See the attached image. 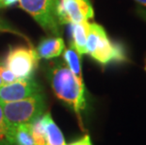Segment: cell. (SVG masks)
<instances>
[{
	"label": "cell",
	"instance_id": "cell-6",
	"mask_svg": "<svg viewBox=\"0 0 146 145\" xmlns=\"http://www.w3.org/2000/svg\"><path fill=\"white\" fill-rule=\"evenodd\" d=\"M57 18L60 24H77L94 17V9L90 0H58Z\"/></svg>",
	"mask_w": 146,
	"mask_h": 145
},
{
	"label": "cell",
	"instance_id": "cell-3",
	"mask_svg": "<svg viewBox=\"0 0 146 145\" xmlns=\"http://www.w3.org/2000/svg\"><path fill=\"white\" fill-rule=\"evenodd\" d=\"M86 54H89L103 65L112 61L125 60L123 49L119 45L112 44L108 39L104 27L95 23L90 24L87 35Z\"/></svg>",
	"mask_w": 146,
	"mask_h": 145
},
{
	"label": "cell",
	"instance_id": "cell-19",
	"mask_svg": "<svg viewBox=\"0 0 146 145\" xmlns=\"http://www.w3.org/2000/svg\"><path fill=\"white\" fill-rule=\"evenodd\" d=\"M137 2H139V4L143 5V6H146V0H136Z\"/></svg>",
	"mask_w": 146,
	"mask_h": 145
},
{
	"label": "cell",
	"instance_id": "cell-13",
	"mask_svg": "<svg viewBox=\"0 0 146 145\" xmlns=\"http://www.w3.org/2000/svg\"><path fill=\"white\" fill-rule=\"evenodd\" d=\"M32 137L35 145H46L44 122L42 115L32 122Z\"/></svg>",
	"mask_w": 146,
	"mask_h": 145
},
{
	"label": "cell",
	"instance_id": "cell-4",
	"mask_svg": "<svg viewBox=\"0 0 146 145\" xmlns=\"http://www.w3.org/2000/svg\"><path fill=\"white\" fill-rule=\"evenodd\" d=\"M57 1L58 0H19V3L20 7L31 15L45 31L58 36L60 33V24L57 18Z\"/></svg>",
	"mask_w": 146,
	"mask_h": 145
},
{
	"label": "cell",
	"instance_id": "cell-10",
	"mask_svg": "<svg viewBox=\"0 0 146 145\" xmlns=\"http://www.w3.org/2000/svg\"><path fill=\"white\" fill-rule=\"evenodd\" d=\"M42 118L44 122L46 145H65L63 135L58 126L56 124L50 113L43 114Z\"/></svg>",
	"mask_w": 146,
	"mask_h": 145
},
{
	"label": "cell",
	"instance_id": "cell-7",
	"mask_svg": "<svg viewBox=\"0 0 146 145\" xmlns=\"http://www.w3.org/2000/svg\"><path fill=\"white\" fill-rule=\"evenodd\" d=\"M41 87L31 78L17 79L0 87V103H9L25 99L41 92Z\"/></svg>",
	"mask_w": 146,
	"mask_h": 145
},
{
	"label": "cell",
	"instance_id": "cell-8",
	"mask_svg": "<svg viewBox=\"0 0 146 145\" xmlns=\"http://www.w3.org/2000/svg\"><path fill=\"white\" fill-rule=\"evenodd\" d=\"M64 41L60 37H52L44 39L40 42L37 47V55L39 58L50 60L60 57L64 51Z\"/></svg>",
	"mask_w": 146,
	"mask_h": 145
},
{
	"label": "cell",
	"instance_id": "cell-11",
	"mask_svg": "<svg viewBox=\"0 0 146 145\" xmlns=\"http://www.w3.org/2000/svg\"><path fill=\"white\" fill-rule=\"evenodd\" d=\"M63 58L65 62H66V65L70 69L71 72L73 73V75L77 79V81L80 84L84 85L81 71V56L77 53V51L73 46H71L70 48H68L64 51Z\"/></svg>",
	"mask_w": 146,
	"mask_h": 145
},
{
	"label": "cell",
	"instance_id": "cell-16",
	"mask_svg": "<svg viewBox=\"0 0 146 145\" xmlns=\"http://www.w3.org/2000/svg\"><path fill=\"white\" fill-rule=\"evenodd\" d=\"M67 145H92V140H91L90 136L86 135V136H84L82 138H80V140H76V141H74V142L70 143V144H67Z\"/></svg>",
	"mask_w": 146,
	"mask_h": 145
},
{
	"label": "cell",
	"instance_id": "cell-5",
	"mask_svg": "<svg viewBox=\"0 0 146 145\" xmlns=\"http://www.w3.org/2000/svg\"><path fill=\"white\" fill-rule=\"evenodd\" d=\"M39 60L36 50L26 46H18L9 52L6 67L11 71L17 79L31 78Z\"/></svg>",
	"mask_w": 146,
	"mask_h": 145
},
{
	"label": "cell",
	"instance_id": "cell-2",
	"mask_svg": "<svg viewBox=\"0 0 146 145\" xmlns=\"http://www.w3.org/2000/svg\"><path fill=\"white\" fill-rule=\"evenodd\" d=\"M10 127L14 130L16 126L24 123H32L44 114L45 102L42 92L25 99L0 103Z\"/></svg>",
	"mask_w": 146,
	"mask_h": 145
},
{
	"label": "cell",
	"instance_id": "cell-18",
	"mask_svg": "<svg viewBox=\"0 0 146 145\" xmlns=\"http://www.w3.org/2000/svg\"><path fill=\"white\" fill-rule=\"evenodd\" d=\"M1 67L2 66L0 65V87L4 85V83H3V80H2V76H1Z\"/></svg>",
	"mask_w": 146,
	"mask_h": 145
},
{
	"label": "cell",
	"instance_id": "cell-12",
	"mask_svg": "<svg viewBox=\"0 0 146 145\" xmlns=\"http://www.w3.org/2000/svg\"><path fill=\"white\" fill-rule=\"evenodd\" d=\"M12 145H35L32 137V123L16 126L12 133Z\"/></svg>",
	"mask_w": 146,
	"mask_h": 145
},
{
	"label": "cell",
	"instance_id": "cell-1",
	"mask_svg": "<svg viewBox=\"0 0 146 145\" xmlns=\"http://www.w3.org/2000/svg\"><path fill=\"white\" fill-rule=\"evenodd\" d=\"M50 82L57 97L72 107L81 122L80 112L86 107L85 85L77 81L64 63H58L52 68Z\"/></svg>",
	"mask_w": 146,
	"mask_h": 145
},
{
	"label": "cell",
	"instance_id": "cell-20",
	"mask_svg": "<svg viewBox=\"0 0 146 145\" xmlns=\"http://www.w3.org/2000/svg\"><path fill=\"white\" fill-rule=\"evenodd\" d=\"M0 8H3V7H2V4H1V2H0Z\"/></svg>",
	"mask_w": 146,
	"mask_h": 145
},
{
	"label": "cell",
	"instance_id": "cell-14",
	"mask_svg": "<svg viewBox=\"0 0 146 145\" xmlns=\"http://www.w3.org/2000/svg\"><path fill=\"white\" fill-rule=\"evenodd\" d=\"M12 133H13V130L8 124L2 107L0 105V141H5V142L11 144Z\"/></svg>",
	"mask_w": 146,
	"mask_h": 145
},
{
	"label": "cell",
	"instance_id": "cell-9",
	"mask_svg": "<svg viewBox=\"0 0 146 145\" xmlns=\"http://www.w3.org/2000/svg\"><path fill=\"white\" fill-rule=\"evenodd\" d=\"M90 23L88 21L71 24V32L73 38V47L80 56L86 54L87 35H88Z\"/></svg>",
	"mask_w": 146,
	"mask_h": 145
},
{
	"label": "cell",
	"instance_id": "cell-17",
	"mask_svg": "<svg viewBox=\"0 0 146 145\" xmlns=\"http://www.w3.org/2000/svg\"><path fill=\"white\" fill-rule=\"evenodd\" d=\"M19 0H0L2 4V7H11V6L14 5L15 3H17Z\"/></svg>",
	"mask_w": 146,
	"mask_h": 145
},
{
	"label": "cell",
	"instance_id": "cell-15",
	"mask_svg": "<svg viewBox=\"0 0 146 145\" xmlns=\"http://www.w3.org/2000/svg\"><path fill=\"white\" fill-rule=\"evenodd\" d=\"M1 76H2V80H3L4 85L10 84V83H12L17 80V77L12 73L11 71H10L7 67H4V66L1 67Z\"/></svg>",
	"mask_w": 146,
	"mask_h": 145
}]
</instances>
